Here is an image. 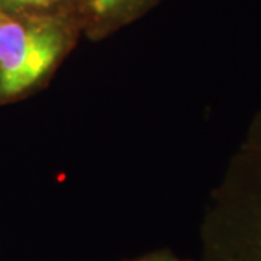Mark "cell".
<instances>
[{"instance_id":"6da1fadb","label":"cell","mask_w":261,"mask_h":261,"mask_svg":"<svg viewBox=\"0 0 261 261\" xmlns=\"http://www.w3.org/2000/svg\"><path fill=\"white\" fill-rule=\"evenodd\" d=\"M199 261H261V109L206 202Z\"/></svg>"},{"instance_id":"7a4b0ae2","label":"cell","mask_w":261,"mask_h":261,"mask_svg":"<svg viewBox=\"0 0 261 261\" xmlns=\"http://www.w3.org/2000/svg\"><path fill=\"white\" fill-rule=\"evenodd\" d=\"M82 38L73 16L0 9V106L45 89Z\"/></svg>"},{"instance_id":"277c9868","label":"cell","mask_w":261,"mask_h":261,"mask_svg":"<svg viewBox=\"0 0 261 261\" xmlns=\"http://www.w3.org/2000/svg\"><path fill=\"white\" fill-rule=\"evenodd\" d=\"M0 9L75 18V0H0Z\"/></svg>"},{"instance_id":"3957f363","label":"cell","mask_w":261,"mask_h":261,"mask_svg":"<svg viewBox=\"0 0 261 261\" xmlns=\"http://www.w3.org/2000/svg\"><path fill=\"white\" fill-rule=\"evenodd\" d=\"M160 0H75L74 16L82 37L99 42L132 25Z\"/></svg>"},{"instance_id":"5b68a950","label":"cell","mask_w":261,"mask_h":261,"mask_svg":"<svg viewBox=\"0 0 261 261\" xmlns=\"http://www.w3.org/2000/svg\"><path fill=\"white\" fill-rule=\"evenodd\" d=\"M121 261H193L189 258H183L177 255L176 252H173L168 248H160V250H152V251L144 252L135 257L129 258H123Z\"/></svg>"}]
</instances>
